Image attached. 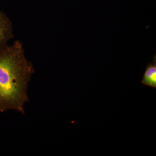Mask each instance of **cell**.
<instances>
[{
  "label": "cell",
  "instance_id": "obj_1",
  "mask_svg": "<svg viewBox=\"0 0 156 156\" xmlns=\"http://www.w3.org/2000/svg\"><path fill=\"white\" fill-rule=\"evenodd\" d=\"M34 73L20 41L0 48V112L11 110L25 114L29 83Z\"/></svg>",
  "mask_w": 156,
  "mask_h": 156
},
{
  "label": "cell",
  "instance_id": "obj_2",
  "mask_svg": "<svg viewBox=\"0 0 156 156\" xmlns=\"http://www.w3.org/2000/svg\"><path fill=\"white\" fill-rule=\"evenodd\" d=\"M14 36L11 20L5 13L0 11V48L8 44Z\"/></svg>",
  "mask_w": 156,
  "mask_h": 156
},
{
  "label": "cell",
  "instance_id": "obj_3",
  "mask_svg": "<svg viewBox=\"0 0 156 156\" xmlns=\"http://www.w3.org/2000/svg\"><path fill=\"white\" fill-rule=\"evenodd\" d=\"M141 83L143 85L156 89V55L153 56L152 63L147 66Z\"/></svg>",
  "mask_w": 156,
  "mask_h": 156
}]
</instances>
